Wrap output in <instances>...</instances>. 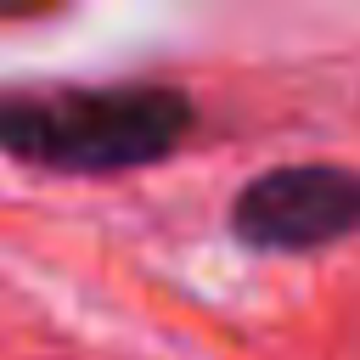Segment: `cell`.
Masks as SVG:
<instances>
[{"label": "cell", "mask_w": 360, "mask_h": 360, "mask_svg": "<svg viewBox=\"0 0 360 360\" xmlns=\"http://www.w3.org/2000/svg\"><path fill=\"white\" fill-rule=\"evenodd\" d=\"M197 124L174 84H96L0 96V152L51 174H124L163 163Z\"/></svg>", "instance_id": "obj_1"}, {"label": "cell", "mask_w": 360, "mask_h": 360, "mask_svg": "<svg viewBox=\"0 0 360 360\" xmlns=\"http://www.w3.org/2000/svg\"><path fill=\"white\" fill-rule=\"evenodd\" d=\"M360 231V169L281 163L231 197V236L259 253H315Z\"/></svg>", "instance_id": "obj_2"}, {"label": "cell", "mask_w": 360, "mask_h": 360, "mask_svg": "<svg viewBox=\"0 0 360 360\" xmlns=\"http://www.w3.org/2000/svg\"><path fill=\"white\" fill-rule=\"evenodd\" d=\"M56 0H0V17L11 22V17H39V11H51Z\"/></svg>", "instance_id": "obj_3"}]
</instances>
